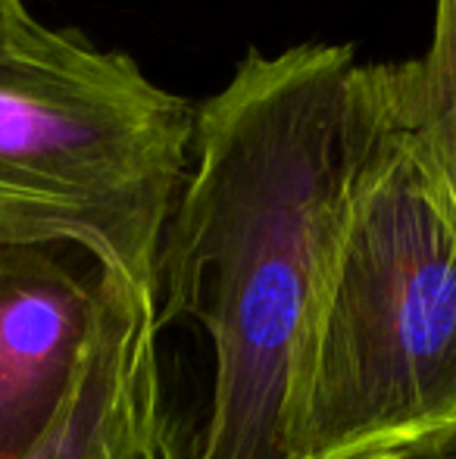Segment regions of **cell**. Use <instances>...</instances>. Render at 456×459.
I'll list each match as a JSON object with an SVG mask.
<instances>
[{
    "mask_svg": "<svg viewBox=\"0 0 456 459\" xmlns=\"http://www.w3.org/2000/svg\"><path fill=\"white\" fill-rule=\"evenodd\" d=\"M44 25L31 16L25 0H0V63L13 60L19 50H25Z\"/></svg>",
    "mask_w": 456,
    "mask_h": 459,
    "instance_id": "52a82bcc",
    "label": "cell"
},
{
    "mask_svg": "<svg viewBox=\"0 0 456 459\" xmlns=\"http://www.w3.org/2000/svg\"><path fill=\"white\" fill-rule=\"evenodd\" d=\"M0 241V459H25L60 416L98 319L100 269Z\"/></svg>",
    "mask_w": 456,
    "mask_h": 459,
    "instance_id": "5b68a950",
    "label": "cell"
},
{
    "mask_svg": "<svg viewBox=\"0 0 456 459\" xmlns=\"http://www.w3.org/2000/svg\"><path fill=\"white\" fill-rule=\"evenodd\" d=\"M397 134L456 212V0H434L428 50L382 63Z\"/></svg>",
    "mask_w": 456,
    "mask_h": 459,
    "instance_id": "8992f818",
    "label": "cell"
},
{
    "mask_svg": "<svg viewBox=\"0 0 456 459\" xmlns=\"http://www.w3.org/2000/svg\"><path fill=\"white\" fill-rule=\"evenodd\" d=\"M159 332L157 290L100 269L91 344L60 416L25 459H194L166 403Z\"/></svg>",
    "mask_w": 456,
    "mask_h": 459,
    "instance_id": "277c9868",
    "label": "cell"
},
{
    "mask_svg": "<svg viewBox=\"0 0 456 459\" xmlns=\"http://www.w3.org/2000/svg\"><path fill=\"white\" fill-rule=\"evenodd\" d=\"M194 107L122 50L47 29L0 63V241L79 247L157 290Z\"/></svg>",
    "mask_w": 456,
    "mask_h": 459,
    "instance_id": "7a4b0ae2",
    "label": "cell"
},
{
    "mask_svg": "<svg viewBox=\"0 0 456 459\" xmlns=\"http://www.w3.org/2000/svg\"><path fill=\"white\" fill-rule=\"evenodd\" d=\"M447 425H456V212L394 128L359 182L313 316L291 450L329 459Z\"/></svg>",
    "mask_w": 456,
    "mask_h": 459,
    "instance_id": "3957f363",
    "label": "cell"
},
{
    "mask_svg": "<svg viewBox=\"0 0 456 459\" xmlns=\"http://www.w3.org/2000/svg\"><path fill=\"white\" fill-rule=\"evenodd\" d=\"M391 132L382 63H359L353 44L247 50L194 109L157 256L159 325L197 319L213 344L194 459H294L313 316Z\"/></svg>",
    "mask_w": 456,
    "mask_h": 459,
    "instance_id": "6da1fadb",
    "label": "cell"
},
{
    "mask_svg": "<svg viewBox=\"0 0 456 459\" xmlns=\"http://www.w3.org/2000/svg\"><path fill=\"white\" fill-rule=\"evenodd\" d=\"M438 431V429H434ZM434 431H422V435H400V437H384V441H372L363 447L344 450L329 459H426L428 444H432Z\"/></svg>",
    "mask_w": 456,
    "mask_h": 459,
    "instance_id": "ba28073f",
    "label": "cell"
},
{
    "mask_svg": "<svg viewBox=\"0 0 456 459\" xmlns=\"http://www.w3.org/2000/svg\"><path fill=\"white\" fill-rule=\"evenodd\" d=\"M426 459H456V425L434 431Z\"/></svg>",
    "mask_w": 456,
    "mask_h": 459,
    "instance_id": "9c48e42d",
    "label": "cell"
}]
</instances>
